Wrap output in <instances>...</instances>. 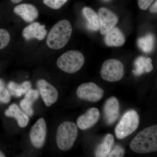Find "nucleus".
<instances>
[{
  "instance_id": "nucleus-4",
  "label": "nucleus",
  "mask_w": 157,
  "mask_h": 157,
  "mask_svg": "<svg viewBox=\"0 0 157 157\" xmlns=\"http://www.w3.org/2000/svg\"><path fill=\"white\" fill-rule=\"evenodd\" d=\"M84 63V56L81 52L77 50H70L59 58L57 65L64 72L73 73L80 70Z\"/></svg>"
},
{
  "instance_id": "nucleus-6",
  "label": "nucleus",
  "mask_w": 157,
  "mask_h": 157,
  "mask_svg": "<svg viewBox=\"0 0 157 157\" xmlns=\"http://www.w3.org/2000/svg\"><path fill=\"white\" fill-rule=\"evenodd\" d=\"M101 77L110 82L119 81L124 75L123 64L116 59L107 60L102 65L101 70Z\"/></svg>"
},
{
  "instance_id": "nucleus-22",
  "label": "nucleus",
  "mask_w": 157,
  "mask_h": 157,
  "mask_svg": "<svg viewBox=\"0 0 157 157\" xmlns=\"http://www.w3.org/2000/svg\"><path fill=\"white\" fill-rule=\"evenodd\" d=\"M154 38L151 34H148L145 36L140 37L137 39L138 47L146 53L151 52L153 48Z\"/></svg>"
},
{
  "instance_id": "nucleus-7",
  "label": "nucleus",
  "mask_w": 157,
  "mask_h": 157,
  "mask_svg": "<svg viewBox=\"0 0 157 157\" xmlns=\"http://www.w3.org/2000/svg\"><path fill=\"white\" fill-rule=\"evenodd\" d=\"M76 94L80 99L96 103L103 98L104 91L94 82H86L78 86Z\"/></svg>"
},
{
  "instance_id": "nucleus-16",
  "label": "nucleus",
  "mask_w": 157,
  "mask_h": 157,
  "mask_svg": "<svg viewBox=\"0 0 157 157\" xmlns=\"http://www.w3.org/2000/svg\"><path fill=\"white\" fill-rule=\"evenodd\" d=\"M5 113L6 116L15 118L18 126L21 128H25L29 123V118L28 116L21 111L17 104H11L5 111Z\"/></svg>"
},
{
  "instance_id": "nucleus-24",
  "label": "nucleus",
  "mask_w": 157,
  "mask_h": 157,
  "mask_svg": "<svg viewBox=\"0 0 157 157\" xmlns=\"http://www.w3.org/2000/svg\"><path fill=\"white\" fill-rule=\"evenodd\" d=\"M10 40V35L9 32L4 29H0V49L7 47Z\"/></svg>"
},
{
  "instance_id": "nucleus-13",
  "label": "nucleus",
  "mask_w": 157,
  "mask_h": 157,
  "mask_svg": "<svg viewBox=\"0 0 157 157\" xmlns=\"http://www.w3.org/2000/svg\"><path fill=\"white\" fill-rule=\"evenodd\" d=\"M47 34V31L44 25L35 22L28 26L22 31V36L26 40L36 39L39 40L44 39Z\"/></svg>"
},
{
  "instance_id": "nucleus-26",
  "label": "nucleus",
  "mask_w": 157,
  "mask_h": 157,
  "mask_svg": "<svg viewBox=\"0 0 157 157\" xmlns=\"http://www.w3.org/2000/svg\"><path fill=\"white\" fill-rule=\"evenodd\" d=\"M124 153L125 151L123 147L120 145L117 144L111 150L107 157H122L124 155Z\"/></svg>"
},
{
  "instance_id": "nucleus-10",
  "label": "nucleus",
  "mask_w": 157,
  "mask_h": 157,
  "mask_svg": "<svg viewBox=\"0 0 157 157\" xmlns=\"http://www.w3.org/2000/svg\"><path fill=\"white\" fill-rule=\"evenodd\" d=\"M37 87L45 105L50 107L54 104L58 98V92L52 85L44 79L37 82Z\"/></svg>"
},
{
  "instance_id": "nucleus-18",
  "label": "nucleus",
  "mask_w": 157,
  "mask_h": 157,
  "mask_svg": "<svg viewBox=\"0 0 157 157\" xmlns=\"http://www.w3.org/2000/svg\"><path fill=\"white\" fill-rule=\"evenodd\" d=\"M114 137L108 134L104 137L103 141L97 146L95 151V156L97 157H107L114 144Z\"/></svg>"
},
{
  "instance_id": "nucleus-23",
  "label": "nucleus",
  "mask_w": 157,
  "mask_h": 157,
  "mask_svg": "<svg viewBox=\"0 0 157 157\" xmlns=\"http://www.w3.org/2000/svg\"><path fill=\"white\" fill-rule=\"evenodd\" d=\"M11 100L10 93L4 86V82L0 79V101L3 103H8Z\"/></svg>"
},
{
  "instance_id": "nucleus-25",
  "label": "nucleus",
  "mask_w": 157,
  "mask_h": 157,
  "mask_svg": "<svg viewBox=\"0 0 157 157\" xmlns=\"http://www.w3.org/2000/svg\"><path fill=\"white\" fill-rule=\"evenodd\" d=\"M68 0H43V3L51 9L57 10L60 9Z\"/></svg>"
},
{
  "instance_id": "nucleus-1",
  "label": "nucleus",
  "mask_w": 157,
  "mask_h": 157,
  "mask_svg": "<svg viewBox=\"0 0 157 157\" xmlns=\"http://www.w3.org/2000/svg\"><path fill=\"white\" fill-rule=\"evenodd\" d=\"M130 148L139 154L157 151V125L147 127L139 132L132 139Z\"/></svg>"
},
{
  "instance_id": "nucleus-2",
  "label": "nucleus",
  "mask_w": 157,
  "mask_h": 157,
  "mask_svg": "<svg viewBox=\"0 0 157 157\" xmlns=\"http://www.w3.org/2000/svg\"><path fill=\"white\" fill-rule=\"evenodd\" d=\"M73 29L69 21L62 20L52 28L47 36L46 43L49 48L58 50L63 48L71 38Z\"/></svg>"
},
{
  "instance_id": "nucleus-17",
  "label": "nucleus",
  "mask_w": 157,
  "mask_h": 157,
  "mask_svg": "<svg viewBox=\"0 0 157 157\" xmlns=\"http://www.w3.org/2000/svg\"><path fill=\"white\" fill-rule=\"evenodd\" d=\"M39 93L38 90L31 89L25 94V98L20 102V106L26 114L32 116L33 114V104L39 98Z\"/></svg>"
},
{
  "instance_id": "nucleus-12",
  "label": "nucleus",
  "mask_w": 157,
  "mask_h": 157,
  "mask_svg": "<svg viewBox=\"0 0 157 157\" xmlns=\"http://www.w3.org/2000/svg\"><path fill=\"white\" fill-rule=\"evenodd\" d=\"M100 117V111L98 108L95 107L90 108L85 114L78 117L77 120V126L81 130H87L98 122Z\"/></svg>"
},
{
  "instance_id": "nucleus-3",
  "label": "nucleus",
  "mask_w": 157,
  "mask_h": 157,
  "mask_svg": "<svg viewBox=\"0 0 157 157\" xmlns=\"http://www.w3.org/2000/svg\"><path fill=\"white\" fill-rule=\"evenodd\" d=\"M77 126L72 122L65 121L61 124L57 131V146L63 151L69 150L73 146L78 136Z\"/></svg>"
},
{
  "instance_id": "nucleus-9",
  "label": "nucleus",
  "mask_w": 157,
  "mask_h": 157,
  "mask_svg": "<svg viewBox=\"0 0 157 157\" xmlns=\"http://www.w3.org/2000/svg\"><path fill=\"white\" fill-rule=\"evenodd\" d=\"M100 24V33L105 35L115 27L118 21L117 15L109 9L101 8L98 11Z\"/></svg>"
},
{
  "instance_id": "nucleus-11",
  "label": "nucleus",
  "mask_w": 157,
  "mask_h": 157,
  "mask_svg": "<svg viewBox=\"0 0 157 157\" xmlns=\"http://www.w3.org/2000/svg\"><path fill=\"white\" fill-rule=\"evenodd\" d=\"M104 119L108 124H112L116 121L119 115L120 104L118 100L115 97H110L104 104Z\"/></svg>"
},
{
  "instance_id": "nucleus-30",
  "label": "nucleus",
  "mask_w": 157,
  "mask_h": 157,
  "mask_svg": "<svg viewBox=\"0 0 157 157\" xmlns=\"http://www.w3.org/2000/svg\"><path fill=\"white\" fill-rule=\"evenodd\" d=\"M6 157V155L4 154V153L0 150V157Z\"/></svg>"
},
{
  "instance_id": "nucleus-21",
  "label": "nucleus",
  "mask_w": 157,
  "mask_h": 157,
  "mask_svg": "<svg viewBox=\"0 0 157 157\" xmlns=\"http://www.w3.org/2000/svg\"><path fill=\"white\" fill-rule=\"evenodd\" d=\"M31 86L30 82L27 81L21 84H17L14 82H10L8 87L12 95L20 97L30 90Z\"/></svg>"
},
{
  "instance_id": "nucleus-14",
  "label": "nucleus",
  "mask_w": 157,
  "mask_h": 157,
  "mask_svg": "<svg viewBox=\"0 0 157 157\" xmlns=\"http://www.w3.org/2000/svg\"><path fill=\"white\" fill-rule=\"evenodd\" d=\"M14 12L27 22H33L39 16V11L36 8L29 4L17 5L14 7Z\"/></svg>"
},
{
  "instance_id": "nucleus-28",
  "label": "nucleus",
  "mask_w": 157,
  "mask_h": 157,
  "mask_svg": "<svg viewBox=\"0 0 157 157\" xmlns=\"http://www.w3.org/2000/svg\"><path fill=\"white\" fill-rule=\"evenodd\" d=\"M157 1H155V2L152 5L151 7L150 8V11L151 13H157Z\"/></svg>"
},
{
  "instance_id": "nucleus-20",
  "label": "nucleus",
  "mask_w": 157,
  "mask_h": 157,
  "mask_svg": "<svg viewBox=\"0 0 157 157\" xmlns=\"http://www.w3.org/2000/svg\"><path fill=\"white\" fill-rule=\"evenodd\" d=\"M82 13L87 21V27L89 29L95 32L100 30L99 16L95 11L90 7H86L82 9Z\"/></svg>"
},
{
  "instance_id": "nucleus-27",
  "label": "nucleus",
  "mask_w": 157,
  "mask_h": 157,
  "mask_svg": "<svg viewBox=\"0 0 157 157\" xmlns=\"http://www.w3.org/2000/svg\"><path fill=\"white\" fill-rule=\"evenodd\" d=\"M154 0H138V5L141 10H146Z\"/></svg>"
},
{
  "instance_id": "nucleus-19",
  "label": "nucleus",
  "mask_w": 157,
  "mask_h": 157,
  "mask_svg": "<svg viewBox=\"0 0 157 157\" xmlns=\"http://www.w3.org/2000/svg\"><path fill=\"white\" fill-rule=\"evenodd\" d=\"M135 70L133 73L136 76H140L144 73H150L153 70L152 59L150 58L140 56L135 62Z\"/></svg>"
},
{
  "instance_id": "nucleus-8",
  "label": "nucleus",
  "mask_w": 157,
  "mask_h": 157,
  "mask_svg": "<svg viewBox=\"0 0 157 157\" xmlns=\"http://www.w3.org/2000/svg\"><path fill=\"white\" fill-rule=\"evenodd\" d=\"M47 133L45 121L40 118L32 127L30 132V139L33 145L37 148H41L44 145Z\"/></svg>"
},
{
  "instance_id": "nucleus-5",
  "label": "nucleus",
  "mask_w": 157,
  "mask_h": 157,
  "mask_svg": "<svg viewBox=\"0 0 157 157\" xmlns=\"http://www.w3.org/2000/svg\"><path fill=\"white\" fill-rule=\"evenodd\" d=\"M139 116L135 110L127 111L123 116L115 129L116 136L123 139L134 133L139 126Z\"/></svg>"
},
{
  "instance_id": "nucleus-29",
  "label": "nucleus",
  "mask_w": 157,
  "mask_h": 157,
  "mask_svg": "<svg viewBox=\"0 0 157 157\" xmlns=\"http://www.w3.org/2000/svg\"><path fill=\"white\" fill-rule=\"evenodd\" d=\"M22 1V0H11V2L12 3H14V4H17V3H20Z\"/></svg>"
},
{
  "instance_id": "nucleus-15",
  "label": "nucleus",
  "mask_w": 157,
  "mask_h": 157,
  "mask_svg": "<svg viewBox=\"0 0 157 157\" xmlns=\"http://www.w3.org/2000/svg\"><path fill=\"white\" fill-rule=\"evenodd\" d=\"M105 35L104 42L109 47H121L125 42L124 35L118 28H113Z\"/></svg>"
}]
</instances>
